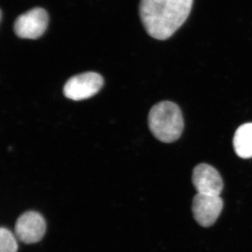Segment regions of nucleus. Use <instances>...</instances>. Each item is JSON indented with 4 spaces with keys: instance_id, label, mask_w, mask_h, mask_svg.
<instances>
[{
    "instance_id": "f257e3e1",
    "label": "nucleus",
    "mask_w": 252,
    "mask_h": 252,
    "mask_svg": "<svg viewBox=\"0 0 252 252\" xmlns=\"http://www.w3.org/2000/svg\"><path fill=\"white\" fill-rule=\"evenodd\" d=\"M193 3V0H141V21L149 35L165 40L187 21Z\"/></svg>"
},
{
    "instance_id": "20e7f679",
    "label": "nucleus",
    "mask_w": 252,
    "mask_h": 252,
    "mask_svg": "<svg viewBox=\"0 0 252 252\" xmlns=\"http://www.w3.org/2000/svg\"><path fill=\"white\" fill-rule=\"evenodd\" d=\"M46 229V220L39 212L28 211L18 217L15 225V235L19 241L31 245L41 241Z\"/></svg>"
},
{
    "instance_id": "1a4fd4ad",
    "label": "nucleus",
    "mask_w": 252,
    "mask_h": 252,
    "mask_svg": "<svg viewBox=\"0 0 252 252\" xmlns=\"http://www.w3.org/2000/svg\"><path fill=\"white\" fill-rule=\"evenodd\" d=\"M16 236L8 228L0 230V252H17L18 243Z\"/></svg>"
},
{
    "instance_id": "423d86ee",
    "label": "nucleus",
    "mask_w": 252,
    "mask_h": 252,
    "mask_svg": "<svg viewBox=\"0 0 252 252\" xmlns=\"http://www.w3.org/2000/svg\"><path fill=\"white\" fill-rule=\"evenodd\" d=\"M223 207V200L220 196L197 193L192 203L194 219L201 226H211L220 217Z\"/></svg>"
},
{
    "instance_id": "0eeeda50",
    "label": "nucleus",
    "mask_w": 252,
    "mask_h": 252,
    "mask_svg": "<svg viewBox=\"0 0 252 252\" xmlns=\"http://www.w3.org/2000/svg\"><path fill=\"white\" fill-rule=\"evenodd\" d=\"M192 182L198 193L220 196L223 188V180L215 167L199 164L194 168Z\"/></svg>"
},
{
    "instance_id": "7ed1b4c3",
    "label": "nucleus",
    "mask_w": 252,
    "mask_h": 252,
    "mask_svg": "<svg viewBox=\"0 0 252 252\" xmlns=\"http://www.w3.org/2000/svg\"><path fill=\"white\" fill-rule=\"evenodd\" d=\"M103 78L95 72H86L71 77L63 88L67 98L74 101L84 100L93 97L102 89Z\"/></svg>"
},
{
    "instance_id": "39448f33",
    "label": "nucleus",
    "mask_w": 252,
    "mask_h": 252,
    "mask_svg": "<svg viewBox=\"0 0 252 252\" xmlns=\"http://www.w3.org/2000/svg\"><path fill=\"white\" fill-rule=\"evenodd\" d=\"M49 15L41 8H34L18 16L14 23L16 35L23 39H35L40 37L47 28Z\"/></svg>"
},
{
    "instance_id": "6e6552de",
    "label": "nucleus",
    "mask_w": 252,
    "mask_h": 252,
    "mask_svg": "<svg viewBox=\"0 0 252 252\" xmlns=\"http://www.w3.org/2000/svg\"><path fill=\"white\" fill-rule=\"evenodd\" d=\"M233 147L239 157H252V123L243 124L237 129L233 137Z\"/></svg>"
},
{
    "instance_id": "f03ea898",
    "label": "nucleus",
    "mask_w": 252,
    "mask_h": 252,
    "mask_svg": "<svg viewBox=\"0 0 252 252\" xmlns=\"http://www.w3.org/2000/svg\"><path fill=\"white\" fill-rule=\"evenodd\" d=\"M148 122L156 138L165 143L178 140L185 126L180 107L170 101L155 104L149 112Z\"/></svg>"
}]
</instances>
